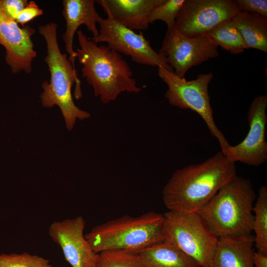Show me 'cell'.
<instances>
[{"label":"cell","instance_id":"11","mask_svg":"<svg viewBox=\"0 0 267 267\" xmlns=\"http://www.w3.org/2000/svg\"><path fill=\"white\" fill-rule=\"evenodd\" d=\"M267 107L266 94L254 98L248 111L249 126L248 134L240 143L234 146L230 145L224 154L229 160L253 166L261 165L267 161Z\"/></svg>","mask_w":267,"mask_h":267},{"label":"cell","instance_id":"7","mask_svg":"<svg viewBox=\"0 0 267 267\" xmlns=\"http://www.w3.org/2000/svg\"><path fill=\"white\" fill-rule=\"evenodd\" d=\"M158 73L160 79L168 86L165 97L170 104L180 109H190L198 114L211 134L219 141L221 151L224 154L231 145L214 121L208 93L209 84L213 79V74L202 73L195 80L187 81L162 67H158Z\"/></svg>","mask_w":267,"mask_h":267},{"label":"cell","instance_id":"10","mask_svg":"<svg viewBox=\"0 0 267 267\" xmlns=\"http://www.w3.org/2000/svg\"><path fill=\"white\" fill-rule=\"evenodd\" d=\"M238 11L233 0H185L176 16V26L188 37L206 35Z\"/></svg>","mask_w":267,"mask_h":267},{"label":"cell","instance_id":"1","mask_svg":"<svg viewBox=\"0 0 267 267\" xmlns=\"http://www.w3.org/2000/svg\"><path fill=\"white\" fill-rule=\"evenodd\" d=\"M236 175L235 163L221 151L201 163L176 170L163 189V202L169 211L197 213Z\"/></svg>","mask_w":267,"mask_h":267},{"label":"cell","instance_id":"19","mask_svg":"<svg viewBox=\"0 0 267 267\" xmlns=\"http://www.w3.org/2000/svg\"><path fill=\"white\" fill-rule=\"evenodd\" d=\"M205 36L210 39L218 46L231 54L243 52L248 47L232 18L222 21Z\"/></svg>","mask_w":267,"mask_h":267},{"label":"cell","instance_id":"25","mask_svg":"<svg viewBox=\"0 0 267 267\" xmlns=\"http://www.w3.org/2000/svg\"><path fill=\"white\" fill-rule=\"evenodd\" d=\"M43 14V10L39 7L35 1L31 0L19 13L15 21L18 24L24 27L27 23Z\"/></svg>","mask_w":267,"mask_h":267},{"label":"cell","instance_id":"5","mask_svg":"<svg viewBox=\"0 0 267 267\" xmlns=\"http://www.w3.org/2000/svg\"><path fill=\"white\" fill-rule=\"evenodd\" d=\"M164 214L155 212L125 215L93 227L85 236L96 253L122 250L136 254L164 241Z\"/></svg>","mask_w":267,"mask_h":267},{"label":"cell","instance_id":"12","mask_svg":"<svg viewBox=\"0 0 267 267\" xmlns=\"http://www.w3.org/2000/svg\"><path fill=\"white\" fill-rule=\"evenodd\" d=\"M86 222L82 216L55 221L48 233L58 245L72 267H95L98 253H95L84 234Z\"/></svg>","mask_w":267,"mask_h":267},{"label":"cell","instance_id":"2","mask_svg":"<svg viewBox=\"0 0 267 267\" xmlns=\"http://www.w3.org/2000/svg\"><path fill=\"white\" fill-rule=\"evenodd\" d=\"M76 33L80 47L75 51V56L83 66L82 76L93 88L95 96L107 104L123 92L141 91L131 68L120 53L107 46L98 45L81 30Z\"/></svg>","mask_w":267,"mask_h":267},{"label":"cell","instance_id":"23","mask_svg":"<svg viewBox=\"0 0 267 267\" xmlns=\"http://www.w3.org/2000/svg\"><path fill=\"white\" fill-rule=\"evenodd\" d=\"M185 0H166L162 4L154 7L151 11L148 18L149 24H152L156 20H162L168 28L176 24V18Z\"/></svg>","mask_w":267,"mask_h":267},{"label":"cell","instance_id":"9","mask_svg":"<svg viewBox=\"0 0 267 267\" xmlns=\"http://www.w3.org/2000/svg\"><path fill=\"white\" fill-rule=\"evenodd\" d=\"M218 46L205 35L188 37L176 24L168 28L159 52L167 59L178 77L185 78L188 70L219 56Z\"/></svg>","mask_w":267,"mask_h":267},{"label":"cell","instance_id":"13","mask_svg":"<svg viewBox=\"0 0 267 267\" xmlns=\"http://www.w3.org/2000/svg\"><path fill=\"white\" fill-rule=\"evenodd\" d=\"M35 33L36 30L28 25L20 27L0 3V44L5 48V61L13 73L32 72V63L37 56L32 40Z\"/></svg>","mask_w":267,"mask_h":267},{"label":"cell","instance_id":"16","mask_svg":"<svg viewBox=\"0 0 267 267\" xmlns=\"http://www.w3.org/2000/svg\"><path fill=\"white\" fill-rule=\"evenodd\" d=\"M254 236L219 238L210 267H254Z\"/></svg>","mask_w":267,"mask_h":267},{"label":"cell","instance_id":"15","mask_svg":"<svg viewBox=\"0 0 267 267\" xmlns=\"http://www.w3.org/2000/svg\"><path fill=\"white\" fill-rule=\"evenodd\" d=\"M166 0H97L96 2L114 21L132 30H146L148 16Z\"/></svg>","mask_w":267,"mask_h":267},{"label":"cell","instance_id":"21","mask_svg":"<svg viewBox=\"0 0 267 267\" xmlns=\"http://www.w3.org/2000/svg\"><path fill=\"white\" fill-rule=\"evenodd\" d=\"M95 267H143L137 254L122 250H111L98 253Z\"/></svg>","mask_w":267,"mask_h":267},{"label":"cell","instance_id":"6","mask_svg":"<svg viewBox=\"0 0 267 267\" xmlns=\"http://www.w3.org/2000/svg\"><path fill=\"white\" fill-rule=\"evenodd\" d=\"M164 240L175 245L200 267H210L219 238L197 213L164 214Z\"/></svg>","mask_w":267,"mask_h":267},{"label":"cell","instance_id":"4","mask_svg":"<svg viewBox=\"0 0 267 267\" xmlns=\"http://www.w3.org/2000/svg\"><path fill=\"white\" fill-rule=\"evenodd\" d=\"M256 195L249 179L237 175L197 213L218 237L252 234Z\"/></svg>","mask_w":267,"mask_h":267},{"label":"cell","instance_id":"24","mask_svg":"<svg viewBox=\"0 0 267 267\" xmlns=\"http://www.w3.org/2000/svg\"><path fill=\"white\" fill-rule=\"evenodd\" d=\"M239 11L255 13L267 18V0H233Z\"/></svg>","mask_w":267,"mask_h":267},{"label":"cell","instance_id":"17","mask_svg":"<svg viewBox=\"0 0 267 267\" xmlns=\"http://www.w3.org/2000/svg\"><path fill=\"white\" fill-rule=\"evenodd\" d=\"M136 254L143 267H200L192 259L165 240Z\"/></svg>","mask_w":267,"mask_h":267},{"label":"cell","instance_id":"22","mask_svg":"<svg viewBox=\"0 0 267 267\" xmlns=\"http://www.w3.org/2000/svg\"><path fill=\"white\" fill-rule=\"evenodd\" d=\"M51 265L48 260L27 252L0 254V267H49Z\"/></svg>","mask_w":267,"mask_h":267},{"label":"cell","instance_id":"18","mask_svg":"<svg viewBox=\"0 0 267 267\" xmlns=\"http://www.w3.org/2000/svg\"><path fill=\"white\" fill-rule=\"evenodd\" d=\"M232 20L248 48L267 52V18L255 13L238 11Z\"/></svg>","mask_w":267,"mask_h":267},{"label":"cell","instance_id":"8","mask_svg":"<svg viewBox=\"0 0 267 267\" xmlns=\"http://www.w3.org/2000/svg\"><path fill=\"white\" fill-rule=\"evenodd\" d=\"M98 23L100 27L98 36L90 38L95 43H106L108 47L130 56L137 63L162 67L174 72L167 63L166 58L153 49L150 42L146 39L141 31L138 34H136L108 15L106 19L100 17Z\"/></svg>","mask_w":267,"mask_h":267},{"label":"cell","instance_id":"26","mask_svg":"<svg viewBox=\"0 0 267 267\" xmlns=\"http://www.w3.org/2000/svg\"><path fill=\"white\" fill-rule=\"evenodd\" d=\"M28 2L27 0H0V3L4 11L14 20Z\"/></svg>","mask_w":267,"mask_h":267},{"label":"cell","instance_id":"20","mask_svg":"<svg viewBox=\"0 0 267 267\" xmlns=\"http://www.w3.org/2000/svg\"><path fill=\"white\" fill-rule=\"evenodd\" d=\"M253 213L255 245L258 252L267 254V187L265 185L259 189Z\"/></svg>","mask_w":267,"mask_h":267},{"label":"cell","instance_id":"27","mask_svg":"<svg viewBox=\"0 0 267 267\" xmlns=\"http://www.w3.org/2000/svg\"><path fill=\"white\" fill-rule=\"evenodd\" d=\"M253 262L254 267H267V254L254 252Z\"/></svg>","mask_w":267,"mask_h":267},{"label":"cell","instance_id":"28","mask_svg":"<svg viewBox=\"0 0 267 267\" xmlns=\"http://www.w3.org/2000/svg\"><path fill=\"white\" fill-rule=\"evenodd\" d=\"M49 267H53L52 265H51Z\"/></svg>","mask_w":267,"mask_h":267},{"label":"cell","instance_id":"14","mask_svg":"<svg viewBox=\"0 0 267 267\" xmlns=\"http://www.w3.org/2000/svg\"><path fill=\"white\" fill-rule=\"evenodd\" d=\"M94 0H64L62 15L66 21V28L63 34L66 52L69 54L68 59L75 68V51L73 49V41L75 33L79 27L85 25L88 30L96 38L99 31L96 23L100 17L97 12Z\"/></svg>","mask_w":267,"mask_h":267},{"label":"cell","instance_id":"3","mask_svg":"<svg viewBox=\"0 0 267 267\" xmlns=\"http://www.w3.org/2000/svg\"><path fill=\"white\" fill-rule=\"evenodd\" d=\"M57 24L54 22L40 25L39 33L46 44L47 54L44 61L50 72L49 82L42 84L43 91L40 96L42 105L46 108L57 105L64 118L66 128L71 131L77 119L84 120L90 115L75 104L72 87L75 84L74 97L78 100L82 97L81 81L76 68L74 67L66 53H62L57 40Z\"/></svg>","mask_w":267,"mask_h":267}]
</instances>
